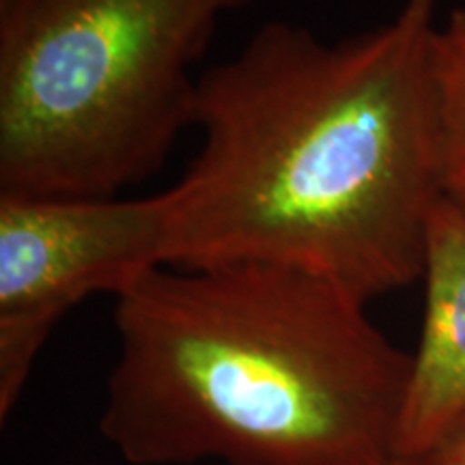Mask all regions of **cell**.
<instances>
[{"label": "cell", "instance_id": "cell-1", "mask_svg": "<svg viewBox=\"0 0 465 465\" xmlns=\"http://www.w3.org/2000/svg\"><path fill=\"white\" fill-rule=\"evenodd\" d=\"M438 22V0L341 42L272 20L201 74L168 267H289L366 304L420 281L444 196Z\"/></svg>", "mask_w": 465, "mask_h": 465}, {"label": "cell", "instance_id": "cell-2", "mask_svg": "<svg viewBox=\"0 0 465 465\" xmlns=\"http://www.w3.org/2000/svg\"><path fill=\"white\" fill-rule=\"evenodd\" d=\"M100 431L136 465H383L411 375L366 302L276 265L162 267L116 298Z\"/></svg>", "mask_w": 465, "mask_h": 465}, {"label": "cell", "instance_id": "cell-3", "mask_svg": "<svg viewBox=\"0 0 465 465\" xmlns=\"http://www.w3.org/2000/svg\"><path fill=\"white\" fill-rule=\"evenodd\" d=\"M254 0H0V194L102 199L194 127L199 65Z\"/></svg>", "mask_w": 465, "mask_h": 465}, {"label": "cell", "instance_id": "cell-4", "mask_svg": "<svg viewBox=\"0 0 465 465\" xmlns=\"http://www.w3.org/2000/svg\"><path fill=\"white\" fill-rule=\"evenodd\" d=\"M168 242L166 190L138 199L0 194V420L54 325L91 295L121 298L168 267Z\"/></svg>", "mask_w": 465, "mask_h": 465}, {"label": "cell", "instance_id": "cell-5", "mask_svg": "<svg viewBox=\"0 0 465 465\" xmlns=\"http://www.w3.org/2000/svg\"><path fill=\"white\" fill-rule=\"evenodd\" d=\"M424 317L394 457L431 450L465 411V213L441 196L429 220Z\"/></svg>", "mask_w": 465, "mask_h": 465}, {"label": "cell", "instance_id": "cell-6", "mask_svg": "<svg viewBox=\"0 0 465 465\" xmlns=\"http://www.w3.org/2000/svg\"><path fill=\"white\" fill-rule=\"evenodd\" d=\"M441 194L465 213V7L438 22L433 37Z\"/></svg>", "mask_w": 465, "mask_h": 465}, {"label": "cell", "instance_id": "cell-7", "mask_svg": "<svg viewBox=\"0 0 465 465\" xmlns=\"http://www.w3.org/2000/svg\"><path fill=\"white\" fill-rule=\"evenodd\" d=\"M427 452H435V455L452 459V461L465 463V411L446 429V433L438 440V444Z\"/></svg>", "mask_w": 465, "mask_h": 465}, {"label": "cell", "instance_id": "cell-8", "mask_svg": "<svg viewBox=\"0 0 465 465\" xmlns=\"http://www.w3.org/2000/svg\"><path fill=\"white\" fill-rule=\"evenodd\" d=\"M383 465H465L463 461H452L435 452H422V455H410V457H391Z\"/></svg>", "mask_w": 465, "mask_h": 465}]
</instances>
